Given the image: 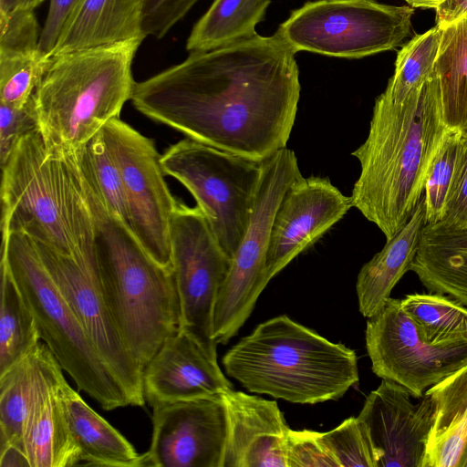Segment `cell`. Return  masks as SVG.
Listing matches in <instances>:
<instances>
[{"label": "cell", "mask_w": 467, "mask_h": 467, "mask_svg": "<svg viewBox=\"0 0 467 467\" xmlns=\"http://www.w3.org/2000/svg\"><path fill=\"white\" fill-rule=\"evenodd\" d=\"M36 388L24 427L23 446L30 467L79 465V451L61 400L62 368L47 346H38Z\"/></svg>", "instance_id": "obj_19"}, {"label": "cell", "mask_w": 467, "mask_h": 467, "mask_svg": "<svg viewBox=\"0 0 467 467\" xmlns=\"http://www.w3.org/2000/svg\"><path fill=\"white\" fill-rule=\"evenodd\" d=\"M61 400L71 434L79 451L81 465L111 467L148 466L146 452L132 444L96 412L67 382Z\"/></svg>", "instance_id": "obj_23"}, {"label": "cell", "mask_w": 467, "mask_h": 467, "mask_svg": "<svg viewBox=\"0 0 467 467\" xmlns=\"http://www.w3.org/2000/svg\"><path fill=\"white\" fill-rule=\"evenodd\" d=\"M1 265L0 374L27 356L41 341L35 317L12 275Z\"/></svg>", "instance_id": "obj_30"}, {"label": "cell", "mask_w": 467, "mask_h": 467, "mask_svg": "<svg viewBox=\"0 0 467 467\" xmlns=\"http://www.w3.org/2000/svg\"><path fill=\"white\" fill-rule=\"evenodd\" d=\"M47 272L104 362L124 388L133 406H143V368L119 332L94 272L93 253L72 257L35 242Z\"/></svg>", "instance_id": "obj_13"}, {"label": "cell", "mask_w": 467, "mask_h": 467, "mask_svg": "<svg viewBox=\"0 0 467 467\" xmlns=\"http://www.w3.org/2000/svg\"><path fill=\"white\" fill-rule=\"evenodd\" d=\"M437 25L441 38L434 71L443 121L448 129L467 134V18Z\"/></svg>", "instance_id": "obj_26"}, {"label": "cell", "mask_w": 467, "mask_h": 467, "mask_svg": "<svg viewBox=\"0 0 467 467\" xmlns=\"http://www.w3.org/2000/svg\"><path fill=\"white\" fill-rule=\"evenodd\" d=\"M222 363L248 391L299 404L337 400L359 379L353 349L285 315L259 324Z\"/></svg>", "instance_id": "obj_4"}, {"label": "cell", "mask_w": 467, "mask_h": 467, "mask_svg": "<svg viewBox=\"0 0 467 467\" xmlns=\"http://www.w3.org/2000/svg\"><path fill=\"white\" fill-rule=\"evenodd\" d=\"M87 193L96 220L92 264L98 284L125 346L144 369L180 327L173 272L154 261L127 224Z\"/></svg>", "instance_id": "obj_6"}, {"label": "cell", "mask_w": 467, "mask_h": 467, "mask_svg": "<svg viewBox=\"0 0 467 467\" xmlns=\"http://www.w3.org/2000/svg\"><path fill=\"white\" fill-rule=\"evenodd\" d=\"M269 4L270 0H214L193 26L187 50H213L255 35Z\"/></svg>", "instance_id": "obj_27"}, {"label": "cell", "mask_w": 467, "mask_h": 467, "mask_svg": "<svg viewBox=\"0 0 467 467\" xmlns=\"http://www.w3.org/2000/svg\"><path fill=\"white\" fill-rule=\"evenodd\" d=\"M296 52L275 32L191 52L136 82L149 119L213 148L262 161L286 148L300 98Z\"/></svg>", "instance_id": "obj_1"}, {"label": "cell", "mask_w": 467, "mask_h": 467, "mask_svg": "<svg viewBox=\"0 0 467 467\" xmlns=\"http://www.w3.org/2000/svg\"><path fill=\"white\" fill-rule=\"evenodd\" d=\"M45 0H0V13L6 14L19 10H34Z\"/></svg>", "instance_id": "obj_44"}, {"label": "cell", "mask_w": 467, "mask_h": 467, "mask_svg": "<svg viewBox=\"0 0 467 467\" xmlns=\"http://www.w3.org/2000/svg\"><path fill=\"white\" fill-rule=\"evenodd\" d=\"M0 467H30L26 452L14 444L0 447Z\"/></svg>", "instance_id": "obj_43"}, {"label": "cell", "mask_w": 467, "mask_h": 467, "mask_svg": "<svg viewBox=\"0 0 467 467\" xmlns=\"http://www.w3.org/2000/svg\"><path fill=\"white\" fill-rule=\"evenodd\" d=\"M172 272L178 291L180 327L214 358L213 311L232 259L215 238L203 213L178 201L170 223Z\"/></svg>", "instance_id": "obj_12"}, {"label": "cell", "mask_w": 467, "mask_h": 467, "mask_svg": "<svg viewBox=\"0 0 467 467\" xmlns=\"http://www.w3.org/2000/svg\"><path fill=\"white\" fill-rule=\"evenodd\" d=\"M166 175L193 196L215 238L232 259L248 227L262 161L185 138L161 154Z\"/></svg>", "instance_id": "obj_8"}, {"label": "cell", "mask_w": 467, "mask_h": 467, "mask_svg": "<svg viewBox=\"0 0 467 467\" xmlns=\"http://www.w3.org/2000/svg\"><path fill=\"white\" fill-rule=\"evenodd\" d=\"M328 178L299 176L276 210L265 260L268 281L310 247L352 208Z\"/></svg>", "instance_id": "obj_16"}, {"label": "cell", "mask_w": 467, "mask_h": 467, "mask_svg": "<svg viewBox=\"0 0 467 467\" xmlns=\"http://www.w3.org/2000/svg\"><path fill=\"white\" fill-rule=\"evenodd\" d=\"M286 467H340L322 439V432L289 429L285 442Z\"/></svg>", "instance_id": "obj_37"}, {"label": "cell", "mask_w": 467, "mask_h": 467, "mask_svg": "<svg viewBox=\"0 0 467 467\" xmlns=\"http://www.w3.org/2000/svg\"><path fill=\"white\" fill-rule=\"evenodd\" d=\"M441 38L439 25L417 35L399 51L395 72L382 95L395 105L408 98L430 78L434 69Z\"/></svg>", "instance_id": "obj_32"}, {"label": "cell", "mask_w": 467, "mask_h": 467, "mask_svg": "<svg viewBox=\"0 0 467 467\" xmlns=\"http://www.w3.org/2000/svg\"><path fill=\"white\" fill-rule=\"evenodd\" d=\"M433 409L422 467H458L467 439V363L430 387Z\"/></svg>", "instance_id": "obj_25"}, {"label": "cell", "mask_w": 467, "mask_h": 467, "mask_svg": "<svg viewBox=\"0 0 467 467\" xmlns=\"http://www.w3.org/2000/svg\"><path fill=\"white\" fill-rule=\"evenodd\" d=\"M322 439L340 467H378V459L368 433L358 417H350Z\"/></svg>", "instance_id": "obj_35"}, {"label": "cell", "mask_w": 467, "mask_h": 467, "mask_svg": "<svg viewBox=\"0 0 467 467\" xmlns=\"http://www.w3.org/2000/svg\"><path fill=\"white\" fill-rule=\"evenodd\" d=\"M1 170L2 234L21 233L72 257L93 253L96 220L73 154L48 150L37 129Z\"/></svg>", "instance_id": "obj_3"}, {"label": "cell", "mask_w": 467, "mask_h": 467, "mask_svg": "<svg viewBox=\"0 0 467 467\" xmlns=\"http://www.w3.org/2000/svg\"><path fill=\"white\" fill-rule=\"evenodd\" d=\"M420 338L432 347L467 346V306L443 294H410L400 299Z\"/></svg>", "instance_id": "obj_28"}, {"label": "cell", "mask_w": 467, "mask_h": 467, "mask_svg": "<svg viewBox=\"0 0 467 467\" xmlns=\"http://www.w3.org/2000/svg\"><path fill=\"white\" fill-rule=\"evenodd\" d=\"M199 0H145L142 30L145 36L162 38Z\"/></svg>", "instance_id": "obj_40"}, {"label": "cell", "mask_w": 467, "mask_h": 467, "mask_svg": "<svg viewBox=\"0 0 467 467\" xmlns=\"http://www.w3.org/2000/svg\"><path fill=\"white\" fill-rule=\"evenodd\" d=\"M142 40L55 54L32 96L48 150L76 152L131 99L132 63Z\"/></svg>", "instance_id": "obj_5"}, {"label": "cell", "mask_w": 467, "mask_h": 467, "mask_svg": "<svg viewBox=\"0 0 467 467\" xmlns=\"http://www.w3.org/2000/svg\"><path fill=\"white\" fill-rule=\"evenodd\" d=\"M458 467H467V439L464 443Z\"/></svg>", "instance_id": "obj_46"}, {"label": "cell", "mask_w": 467, "mask_h": 467, "mask_svg": "<svg viewBox=\"0 0 467 467\" xmlns=\"http://www.w3.org/2000/svg\"><path fill=\"white\" fill-rule=\"evenodd\" d=\"M412 7L435 9L442 0H405Z\"/></svg>", "instance_id": "obj_45"}, {"label": "cell", "mask_w": 467, "mask_h": 467, "mask_svg": "<svg viewBox=\"0 0 467 467\" xmlns=\"http://www.w3.org/2000/svg\"><path fill=\"white\" fill-rule=\"evenodd\" d=\"M49 59L40 53L0 57V102L16 108L27 105Z\"/></svg>", "instance_id": "obj_33"}, {"label": "cell", "mask_w": 467, "mask_h": 467, "mask_svg": "<svg viewBox=\"0 0 467 467\" xmlns=\"http://www.w3.org/2000/svg\"><path fill=\"white\" fill-rule=\"evenodd\" d=\"M366 348L372 371L404 387L414 398L467 363V346L437 348L425 343L400 299L389 298L367 322Z\"/></svg>", "instance_id": "obj_14"}, {"label": "cell", "mask_w": 467, "mask_h": 467, "mask_svg": "<svg viewBox=\"0 0 467 467\" xmlns=\"http://www.w3.org/2000/svg\"><path fill=\"white\" fill-rule=\"evenodd\" d=\"M413 14L412 6L376 0H316L292 11L276 32L296 53L359 58L401 45Z\"/></svg>", "instance_id": "obj_9"}, {"label": "cell", "mask_w": 467, "mask_h": 467, "mask_svg": "<svg viewBox=\"0 0 467 467\" xmlns=\"http://www.w3.org/2000/svg\"><path fill=\"white\" fill-rule=\"evenodd\" d=\"M148 466L223 467L227 415L223 394L152 407Z\"/></svg>", "instance_id": "obj_15"}, {"label": "cell", "mask_w": 467, "mask_h": 467, "mask_svg": "<svg viewBox=\"0 0 467 467\" xmlns=\"http://www.w3.org/2000/svg\"><path fill=\"white\" fill-rule=\"evenodd\" d=\"M1 264L32 312L40 339L78 389L105 410L133 406L50 276L34 241L21 233L2 234Z\"/></svg>", "instance_id": "obj_7"}, {"label": "cell", "mask_w": 467, "mask_h": 467, "mask_svg": "<svg viewBox=\"0 0 467 467\" xmlns=\"http://www.w3.org/2000/svg\"><path fill=\"white\" fill-rule=\"evenodd\" d=\"M72 154L88 193L110 216L129 227L121 173L102 130Z\"/></svg>", "instance_id": "obj_29"}, {"label": "cell", "mask_w": 467, "mask_h": 467, "mask_svg": "<svg viewBox=\"0 0 467 467\" xmlns=\"http://www.w3.org/2000/svg\"><path fill=\"white\" fill-rule=\"evenodd\" d=\"M40 35L34 10L0 13V57L39 53Z\"/></svg>", "instance_id": "obj_36"}, {"label": "cell", "mask_w": 467, "mask_h": 467, "mask_svg": "<svg viewBox=\"0 0 467 467\" xmlns=\"http://www.w3.org/2000/svg\"><path fill=\"white\" fill-rule=\"evenodd\" d=\"M433 72L400 105L375 100L365 141L352 152L360 164L352 205L389 240L410 220L424 194L432 161L447 131Z\"/></svg>", "instance_id": "obj_2"}, {"label": "cell", "mask_w": 467, "mask_h": 467, "mask_svg": "<svg viewBox=\"0 0 467 467\" xmlns=\"http://www.w3.org/2000/svg\"><path fill=\"white\" fill-rule=\"evenodd\" d=\"M80 0H49L48 11L38 43L41 56L50 57L63 28Z\"/></svg>", "instance_id": "obj_41"}, {"label": "cell", "mask_w": 467, "mask_h": 467, "mask_svg": "<svg viewBox=\"0 0 467 467\" xmlns=\"http://www.w3.org/2000/svg\"><path fill=\"white\" fill-rule=\"evenodd\" d=\"M37 129L32 99L21 108L0 102V165L23 137Z\"/></svg>", "instance_id": "obj_39"}, {"label": "cell", "mask_w": 467, "mask_h": 467, "mask_svg": "<svg viewBox=\"0 0 467 467\" xmlns=\"http://www.w3.org/2000/svg\"><path fill=\"white\" fill-rule=\"evenodd\" d=\"M223 398L227 415L223 467H286L290 428L277 403L234 389Z\"/></svg>", "instance_id": "obj_20"}, {"label": "cell", "mask_w": 467, "mask_h": 467, "mask_svg": "<svg viewBox=\"0 0 467 467\" xmlns=\"http://www.w3.org/2000/svg\"><path fill=\"white\" fill-rule=\"evenodd\" d=\"M145 0H80L67 21L52 56L143 40Z\"/></svg>", "instance_id": "obj_21"}, {"label": "cell", "mask_w": 467, "mask_h": 467, "mask_svg": "<svg viewBox=\"0 0 467 467\" xmlns=\"http://www.w3.org/2000/svg\"><path fill=\"white\" fill-rule=\"evenodd\" d=\"M145 401L156 405L221 395L233 389L212 356L189 332L179 328L168 337L145 366Z\"/></svg>", "instance_id": "obj_18"}, {"label": "cell", "mask_w": 467, "mask_h": 467, "mask_svg": "<svg viewBox=\"0 0 467 467\" xmlns=\"http://www.w3.org/2000/svg\"><path fill=\"white\" fill-rule=\"evenodd\" d=\"M299 176L297 158L287 147L262 161L250 222L214 305L217 344H226L238 333L269 282L265 260L273 221L284 194Z\"/></svg>", "instance_id": "obj_10"}, {"label": "cell", "mask_w": 467, "mask_h": 467, "mask_svg": "<svg viewBox=\"0 0 467 467\" xmlns=\"http://www.w3.org/2000/svg\"><path fill=\"white\" fill-rule=\"evenodd\" d=\"M121 173L129 228L161 266L172 270L170 223L178 200L164 179L155 142L119 118L102 129Z\"/></svg>", "instance_id": "obj_11"}, {"label": "cell", "mask_w": 467, "mask_h": 467, "mask_svg": "<svg viewBox=\"0 0 467 467\" xmlns=\"http://www.w3.org/2000/svg\"><path fill=\"white\" fill-rule=\"evenodd\" d=\"M437 24H446L467 18V0H442L435 8Z\"/></svg>", "instance_id": "obj_42"}, {"label": "cell", "mask_w": 467, "mask_h": 467, "mask_svg": "<svg viewBox=\"0 0 467 467\" xmlns=\"http://www.w3.org/2000/svg\"><path fill=\"white\" fill-rule=\"evenodd\" d=\"M39 343L23 359L0 374V447L14 444L24 450V427L38 374Z\"/></svg>", "instance_id": "obj_31"}, {"label": "cell", "mask_w": 467, "mask_h": 467, "mask_svg": "<svg viewBox=\"0 0 467 467\" xmlns=\"http://www.w3.org/2000/svg\"><path fill=\"white\" fill-rule=\"evenodd\" d=\"M441 223L467 228V134L461 132L452 180Z\"/></svg>", "instance_id": "obj_38"}, {"label": "cell", "mask_w": 467, "mask_h": 467, "mask_svg": "<svg viewBox=\"0 0 467 467\" xmlns=\"http://www.w3.org/2000/svg\"><path fill=\"white\" fill-rule=\"evenodd\" d=\"M410 271L430 292L467 306V228L426 224Z\"/></svg>", "instance_id": "obj_24"}, {"label": "cell", "mask_w": 467, "mask_h": 467, "mask_svg": "<svg viewBox=\"0 0 467 467\" xmlns=\"http://www.w3.org/2000/svg\"><path fill=\"white\" fill-rule=\"evenodd\" d=\"M460 137V131L448 129L431 165L424 189L427 224H435L442 219Z\"/></svg>", "instance_id": "obj_34"}, {"label": "cell", "mask_w": 467, "mask_h": 467, "mask_svg": "<svg viewBox=\"0 0 467 467\" xmlns=\"http://www.w3.org/2000/svg\"><path fill=\"white\" fill-rule=\"evenodd\" d=\"M401 385L382 379L358 418L366 429L378 467H422L433 421L428 394L414 404Z\"/></svg>", "instance_id": "obj_17"}, {"label": "cell", "mask_w": 467, "mask_h": 467, "mask_svg": "<svg viewBox=\"0 0 467 467\" xmlns=\"http://www.w3.org/2000/svg\"><path fill=\"white\" fill-rule=\"evenodd\" d=\"M427 224L424 194L406 224L360 269L356 284L359 312L376 316L401 277L410 271Z\"/></svg>", "instance_id": "obj_22"}]
</instances>
